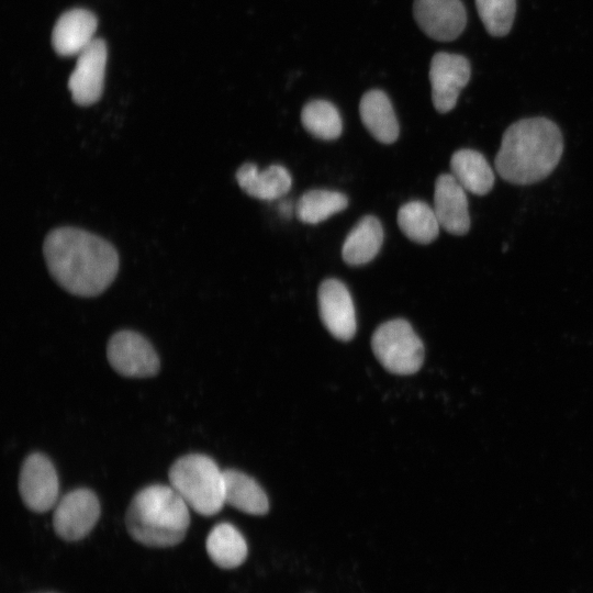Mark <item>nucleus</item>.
<instances>
[{"label":"nucleus","mask_w":593,"mask_h":593,"mask_svg":"<svg viewBox=\"0 0 593 593\" xmlns=\"http://www.w3.org/2000/svg\"><path fill=\"white\" fill-rule=\"evenodd\" d=\"M371 347L380 363L392 373L412 374L423 363L422 340L402 318L381 324L372 335Z\"/></svg>","instance_id":"nucleus-5"},{"label":"nucleus","mask_w":593,"mask_h":593,"mask_svg":"<svg viewBox=\"0 0 593 593\" xmlns=\"http://www.w3.org/2000/svg\"><path fill=\"white\" fill-rule=\"evenodd\" d=\"M360 119L369 133L380 143L398 139L399 123L389 97L381 90L366 92L359 103Z\"/></svg>","instance_id":"nucleus-16"},{"label":"nucleus","mask_w":593,"mask_h":593,"mask_svg":"<svg viewBox=\"0 0 593 593\" xmlns=\"http://www.w3.org/2000/svg\"><path fill=\"white\" fill-rule=\"evenodd\" d=\"M97 19L85 9L65 12L56 22L52 42L58 55H79L94 40Z\"/></svg>","instance_id":"nucleus-14"},{"label":"nucleus","mask_w":593,"mask_h":593,"mask_svg":"<svg viewBox=\"0 0 593 593\" xmlns=\"http://www.w3.org/2000/svg\"><path fill=\"white\" fill-rule=\"evenodd\" d=\"M321 320L337 339L347 342L356 333L355 306L347 287L337 279H326L317 292Z\"/></svg>","instance_id":"nucleus-11"},{"label":"nucleus","mask_w":593,"mask_h":593,"mask_svg":"<svg viewBox=\"0 0 593 593\" xmlns=\"http://www.w3.org/2000/svg\"><path fill=\"white\" fill-rule=\"evenodd\" d=\"M304 128L314 137L333 141L340 136L343 122L337 108L326 100H312L301 111Z\"/></svg>","instance_id":"nucleus-23"},{"label":"nucleus","mask_w":593,"mask_h":593,"mask_svg":"<svg viewBox=\"0 0 593 593\" xmlns=\"http://www.w3.org/2000/svg\"><path fill=\"white\" fill-rule=\"evenodd\" d=\"M413 13L422 31L441 42L456 40L467 23L461 0H415Z\"/></svg>","instance_id":"nucleus-12"},{"label":"nucleus","mask_w":593,"mask_h":593,"mask_svg":"<svg viewBox=\"0 0 593 593\" xmlns=\"http://www.w3.org/2000/svg\"><path fill=\"white\" fill-rule=\"evenodd\" d=\"M43 253L51 276L74 295H99L113 282L119 270V254L114 246L77 227L51 231L45 237Z\"/></svg>","instance_id":"nucleus-1"},{"label":"nucleus","mask_w":593,"mask_h":593,"mask_svg":"<svg viewBox=\"0 0 593 593\" xmlns=\"http://www.w3.org/2000/svg\"><path fill=\"white\" fill-rule=\"evenodd\" d=\"M23 503L33 512L43 513L58 502L59 482L52 461L43 454L27 456L19 477Z\"/></svg>","instance_id":"nucleus-8"},{"label":"nucleus","mask_w":593,"mask_h":593,"mask_svg":"<svg viewBox=\"0 0 593 593\" xmlns=\"http://www.w3.org/2000/svg\"><path fill=\"white\" fill-rule=\"evenodd\" d=\"M236 180L246 194L266 201L286 195L292 186L290 172L281 165H271L260 171L255 164L245 163L237 169Z\"/></svg>","instance_id":"nucleus-15"},{"label":"nucleus","mask_w":593,"mask_h":593,"mask_svg":"<svg viewBox=\"0 0 593 593\" xmlns=\"http://www.w3.org/2000/svg\"><path fill=\"white\" fill-rule=\"evenodd\" d=\"M479 16L492 36L506 35L513 25L516 0H475Z\"/></svg>","instance_id":"nucleus-24"},{"label":"nucleus","mask_w":593,"mask_h":593,"mask_svg":"<svg viewBox=\"0 0 593 593\" xmlns=\"http://www.w3.org/2000/svg\"><path fill=\"white\" fill-rule=\"evenodd\" d=\"M467 191L451 174L438 176L434 191V211L440 227L452 235L470 228Z\"/></svg>","instance_id":"nucleus-13"},{"label":"nucleus","mask_w":593,"mask_h":593,"mask_svg":"<svg viewBox=\"0 0 593 593\" xmlns=\"http://www.w3.org/2000/svg\"><path fill=\"white\" fill-rule=\"evenodd\" d=\"M168 477L174 490L201 515H214L225 504L224 472L205 455L180 457L170 467Z\"/></svg>","instance_id":"nucleus-4"},{"label":"nucleus","mask_w":593,"mask_h":593,"mask_svg":"<svg viewBox=\"0 0 593 593\" xmlns=\"http://www.w3.org/2000/svg\"><path fill=\"white\" fill-rule=\"evenodd\" d=\"M107 356L112 368L128 378H148L159 370V358L152 344L133 331H120L108 343Z\"/></svg>","instance_id":"nucleus-6"},{"label":"nucleus","mask_w":593,"mask_h":593,"mask_svg":"<svg viewBox=\"0 0 593 593\" xmlns=\"http://www.w3.org/2000/svg\"><path fill=\"white\" fill-rule=\"evenodd\" d=\"M107 46L94 38L77 58L76 67L68 80V88L75 103L90 105L96 103L103 91Z\"/></svg>","instance_id":"nucleus-10"},{"label":"nucleus","mask_w":593,"mask_h":593,"mask_svg":"<svg viewBox=\"0 0 593 593\" xmlns=\"http://www.w3.org/2000/svg\"><path fill=\"white\" fill-rule=\"evenodd\" d=\"M223 472L225 503L251 515H264L268 512V497L253 478L235 469Z\"/></svg>","instance_id":"nucleus-19"},{"label":"nucleus","mask_w":593,"mask_h":593,"mask_svg":"<svg viewBox=\"0 0 593 593\" xmlns=\"http://www.w3.org/2000/svg\"><path fill=\"white\" fill-rule=\"evenodd\" d=\"M451 175L467 192L484 195L494 184V172L486 158L479 152L463 148L450 159Z\"/></svg>","instance_id":"nucleus-18"},{"label":"nucleus","mask_w":593,"mask_h":593,"mask_svg":"<svg viewBox=\"0 0 593 593\" xmlns=\"http://www.w3.org/2000/svg\"><path fill=\"white\" fill-rule=\"evenodd\" d=\"M383 243V227L373 215L361 217L346 236L342 257L350 266H361L371 261Z\"/></svg>","instance_id":"nucleus-17"},{"label":"nucleus","mask_w":593,"mask_h":593,"mask_svg":"<svg viewBox=\"0 0 593 593\" xmlns=\"http://www.w3.org/2000/svg\"><path fill=\"white\" fill-rule=\"evenodd\" d=\"M348 206V198L338 191L314 189L304 192L295 204L298 219L307 224H317Z\"/></svg>","instance_id":"nucleus-22"},{"label":"nucleus","mask_w":593,"mask_h":593,"mask_svg":"<svg viewBox=\"0 0 593 593\" xmlns=\"http://www.w3.org/2000/svg\"><path fill=\"white\" fill-rule=\"evenodd\" d=\"M562 150V135L556 123L546 118L523 119L504 132L494 165L504 180L530 184L551 174Z\"/></svg>","instance_id":"nucleus-2"},{"label":"nucleus","mask_w":593,"mask_h":593,"mask_svg":"<svg viewBox=\"0 0 593 593\" xmlns=\"http://www.w3.org/2000/svg\"><path fill=\"white\" fill-rule=\"evenodd\" d=\"M398 225L402 233L418 244H429L439 233V222L434 209L424 201L413 200L398 211Z\"/></svg>","instance_id":"nucleus-21"},{"label":"nucleus","mask_w":593,"mask_h":593,"mask_svg":"<svg viewBox=\"0 0 593 593\" xmlns=\"http://www.w3.org/2000/svg\"><path fill=\"white\" fill-rule=\"evenodd\" d=\"M100 516V503L89 489H76L65 494L55 505L53 527L64 540L77 541L85 538Z\"/></svg>","instance_id":"nucleus-7"},{"label":"nucleus","mask_w":593,"mask_h":593,"mask_svg":"<svg viewBox=\"0 0 593 593\" xmlns=\"http://www.w3.org/2000/svg\"><path fill=\"white\" fill-rule=\"evenodd\" d=\"M189 506L171 485L153 484L132 499L125 515L128 534L155 548L181 542L190 525Z\"/></svg>","instance_id":"nucleus-3"},{"label":"nucleus","mask_w":593,"mask_h":593,"mask_svg":"<svg viewBox=\"0 0 593 593\" xmlns=\"http://www.w3.org/2000/svg\"><path fill=\"white\" fill-rule=\"evenodd\" d=\"M206 552L223 569L236 568L247 556V544L239 530L230 523H220L210 532Z\"/></svg>","instance_id":"nucleus-20"},{"label":"nucleus","mask_w":593,"mask_h":593,"mask_svg":"<svg viewBox=\"0 0 593 593\" xmlns=\"http://www.w3.org/2000/svg\"><path fill=\"white\" fill-rule=\"evenodd\" d=\"M471 76L469 60L458 54L436 53L429 66L432 100L439 113L452 110Z\"/></svg>","instance_id":"nucleus-9"}]
</instances>
